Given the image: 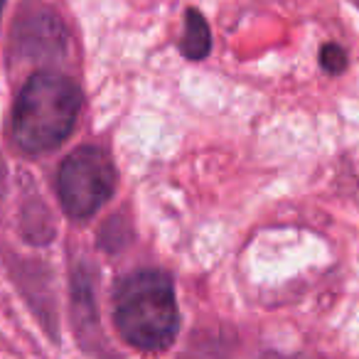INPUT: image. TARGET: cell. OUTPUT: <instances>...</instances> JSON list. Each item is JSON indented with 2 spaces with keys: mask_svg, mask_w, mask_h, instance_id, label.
I'll return each instance as SVG.
<instances>
[{
  "mask_svg": "<svg viewBox=\"0 0 359 359\" xmlns=\"http://www.w3.org/2000/svg\"><path fill=\"white\" fill-rule=\"evenodd\" d=\"M320 65H323V69L330 72V74H337V72H342L344 65H347V57H344L342 47L325 45L323 52H320Z\"/></svg>",
  "mask_w": 359,
  "mask_h": 359,
  "instance_id": "obj_5",
  "label": "cell"
},
{
  "mask_svg": "<svg viewBox=\"0 0 359 359\" xmlns=\"http://www.w3.org/2000/svg\"><path fill=\"white\" fill-rule=\"evenodd\" d=\"M81 111V94L72 79L37 72L25 81L13 111V138L25 153H45L62 145Z\"/></svg>",
  "mask_w": 359,
  "mask_h": 359,
  "instance_id": "obj_1",
  "label": "cell"
},
{
  "mask_svg": "<svg viewBox=\"0 0 359 359\" xmlns=\"http://www.w3.org/2000/svg\"><path fill=\"white\" fill-rule=\"evenodd\" d=\"M259 359H300V357H290V354H278V352H269Z\"/></svg>",
  "mask_w": 359,
  "mask_h": 359,
  "instance_id": "obj_6",
  "label": "cell"
},
{
  "mask_svg": "<svg viewBox=\"0 0 359 359\" xmlns=\"http://www.w3.org/2000/svg\"><path fill=\"white\" fill-rule=\"evenodd\" d=\"M3 8H6V0H0V15H3Z\"/></svg>",
  "mask_w": 359,
  "mask_h": 359,
  "instance_id": "obj_7",
  "label": "cell"
},
{
  "mask_svg": "<svg viewBox=\"0 0 359 359\" xmlns=\"http://www.w3.org/2000/svg\"><path fill=\"white\" fill-rule=\"evenodd\" d=\"M212 35L210 25L202 18V13L190 11L185 18V30H182V52L187 60H205L210 55Z\"/></svg>",
  "mask_w": 359,
  "mask_h": 359,
  "instance_id": "obj_4",
  "label": "cell"
},
{
  "mask_svg": "<svg viewBox=\"0 0 359 359\" xmlns=\"http://www.w3.org/2000/svg\"><path fill=\"white\" fill-rule=\"evenodd\" d=\"M114 320L130 347L143 352L170 347L180 327V313L168 276L138 271L121 280L114 298Z\"/></svg>",
  "mask_w": 359,
  "mask_h": 359,
  "instance_id": "obj_2",
  "label": "cell"
},
{
  "mask_svg": "<svg viewBox=\"0 0 359 359\" xmlns=\"http://www.w3.org/2000/svg\"><path fill=\"white\" fill-rule=\"evenodd\" d=\"M116 190V170L109 153L84 145L69 153L57 172V195L72 219H89L111 200Z\"/></svg>",
  "mask_w": 359,
  "mask_h": 359,
  "instance_id": "obj_3",
  "label": "cell"
}]
</instances>
